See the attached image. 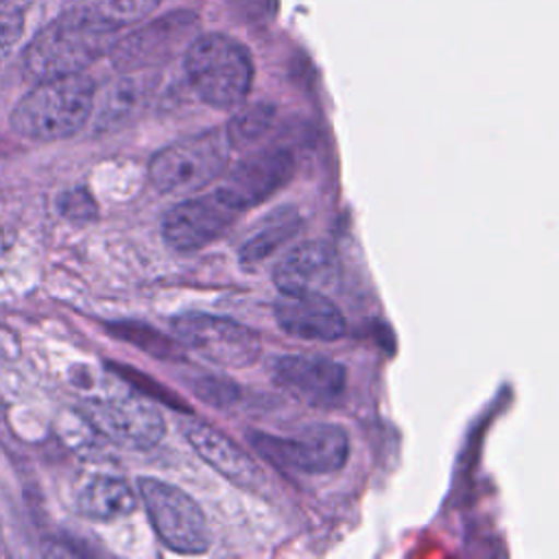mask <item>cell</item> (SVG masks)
Wrapping results in <instances>:
<instances>
[{
    "label": "cell",
    "mask_w": 559,
    "mask_h": 559,
    "mask_svg": "<svg viewBox=\"0 0 559 559\" xmlns=\"http://www.w3.org/2000/svg\"><path fill=\"white\" fill-rule=\"evenodd\" d=\"M24 33V15L11 2H0V63L9 57Z\"/></svg>",
    "instance_id": "obj_23"
},
{
    "label": "cell",
    "mask_w": 559,
    "mask_h": 559,
    "mask_svg": "<svg viewBox=\"0 0 559 559\" xmlns=\"http://www.w3.org/2000/svg\"><path fill=\"white\" fill-rule=\"evenodd\" d=\"M231 382H223V380H216V378H205L203 382H197V393L205 400H210L212 404H218V402H229L236 393L234 386H229Z\"/></svg>",
    "instance_id": "obj_24"
},
{
    "label": "cell",
    "mask_w": 559,
    "mask_h": 559,
    "mask_svg": "<svg viewBox=\"0 0 559 559\" xmlns=\"http://www.w3.org/2000/svg\"><path fill=\"white\" fill-rule=\"evenodd\" d=\"M57 210L72 223H90L96 218L98 207L85 188H70L57 197Z\"/></svg>",
    "instance_id": "obj_22"
},
{
    "label": "cell",
    "mask_w": 559,
    "mask_h": 559,
    "mask_svg": "<svg viewBox=\"0 0 559 559\" xmlns=\"http://www.w3.org/2000/svg\"><path fill=\"white\" fill-rule=\"evenodd\" d=\"M194 17L188 11L164 15L111 46L114 66L122 72H135L170 59L181 44L192 37Z\"/></svg>",
    "instance_id": "obj_10"
},
{
    "label": "cell",
    "mask_w": 559,
    "mask_h": 559,
    "mask_svg": "<svg viewBox=\"0 0 559 559\" xmlns=\"http://www.w3.org/2000/svg\"><path fill=\"white\" fill-rule=\"evenodd\" d=\"M175 336L201 358L229 369L249 367L260 358V336L227 317L186 312L173 319Z\"/></svg>",
    "instance_id": "obj_7"
},
{
    "label": "cell",
    "mask_w": 559,
    "mask_h": 559,
    "mask_svg": "<svg viewBox=\"0 0 559 559\" xmlns=\"http://www.w3.org/2000/svg\"><path fill=\"white\" fill-rule=\"evenodd\" d=\"M295 173V157L288 148L273 146L255 151L238 162L218 186L242 212L266 201L284 188Z\"/></svg>",
    "instance_id": "obj_11"
},
{
    "label": "cell",
    "mask_w": 559,
    "mask_h": 559,
    "mask_svg": "<svg viewBox=\"0 0 559 559\" xmlns=\"http://www.w3.org/2000/svg\"><path fill=\"white\" fill-rule=\"evenodd\" d=\"M85 415L98 432L133 450L157 445L166 432L162 413L133 393L92 397L85 402Z\"/></svg>",
    "instance_id": "obj_9"
},
{
    "label": "cell",
    "mask_w": 559,
    "mask_h": 559,
    "mask_svg": "<svg viewBox=\"0 0 559 559\" xmlns=\"http://www.w3.org/2000/svg\"><path fill=\"white\" fill-rule=\"evenodd\" d=\"M76 507L90 520H118L135 511L138 493L122 478L94 476L79 491Z\"/></svg>",
    "instance_id": "obj_16"
},
{
    "label": "cell",
    "mask_w": 559,
    "mask_h": 559,
    "mask_svg": "<svg viewBox=\"0 0 559 559\" xmlns=\"http://www.w3.org/2000/svg\"><path fill=\"white\" fill-rule=\"evenodd\" d=\"M151 83L135 76H122L109 85L98 109V127L109 129L129 120L146 100Z\"/></svg>",
    "instance_id": "obj_18"
},
{
    "label": "cell",
    "mask_w": 559,
    "mask_h": 559,
    "mask_svg": "<svg viewBox=\"0 0 559 559\" xmlns=\"http://www.w3.org/2000/svg\"><path fill=\"white\" fill-rule=\"evenodd\" d=\"M162 0H74V9L81 13L120 31L122 26L138 24L148 17Z\"/></svg>",
    "instance_id": "obj_19"
},
{
    "label": "cell",
    "mask_w": 559,
    "mask_h": 559,
    "mask_svg": "<svg viewBox=\"0 0 559 559\" xmlns=\"http://www.w3.org/2000/svg\"><path fill=\"white\" fill-rule=\"evenodd\" d=\"M111 334H118L120 338L142 347L144 352L164 358V360H175L181 358L179 347L175 343H170V338L157 334L155 330L146 328V325H138V323H118V325H109Z\"/></svg>",
    "instance_id": "obj_21"
},
{
    "label": "cell",
    "mask_w": 559,
    "mask_h": 559,
    "mask_svg": "<svg viewBox=\"0 0 559 559\" xmlns=\"http://www.w3.org/2000/svg\"><path fill=\"white\" fill-rule=\"evenodd\" d=\"M231 148L225 129H205L175 140L151 157L148 179L164 194L197 192L223 175Z\"/></svg>",
    "instance_id": "obj_4"
},
{
    "label": "cell",
    "mask_w": 559,
    "mask_h": 559,
    "mask_svg": "<svg viewBox=\"0 0 559 559\" xmlns=\"http://www.w3.org/2000/svg\"><path fill=\"white\" fill-rule=\"evenodd\" d=\"M336 271V253L330 242L310 240L290 249L275 266L273 282L280 293L321 290Z\"/></svg>",
    "instance_id": "obj_15"
},
{
    "label": "cell",
    "mask_w": 559,
    "mask_h": 559,
    "mask_svg": "<svg viewBox=\"0 0 559 559\" xmlns=\"http://www.w3.org/2000/svg\"><path fill=\"white\" fill-rule=\"evenodd\" d=\"M249 443L273 465L306 474L338 472L349 456V437L336 424H310L293 439L249 430Z\"/></svg>",
    "instance_id": "obj_5"
},
{
    "label": "cell",
    "mask_w": 559,
    "mask_h": 559,
    "mask_svg": "<svg viewBox=\"0 0 559 559\" xmlns=\"http://www.w3.org/2000/svg\"><path fill=\"white\" fill-rule=\"evenodd\" d=\"M240 214L242 210L216 188L173 205L162 218V236L177 251H194L221 238Z\"/></svg>",
    "instance_id": "obj_8"
},
{
    "label": "cell",
    "mask_w": 559,
    "mask_h": 559,
    "mask_svg": "<svg viewBox=\"0 0 559 559\" xmlns=\"http://www.w3.org/2000/svg\"><path fill=\"white\" fill-rule=\"evenodd\" d=\"M186 439L210 467H214L223 478H227L236 487L253 491L262 485L258 463L214 426L190 421L186 426Z\"/></svg>",
    "instance_id": "obj_14"
},
{
    "label": "cell",
    "mask_w": 559,
    "mask_h": 559,
    "mask_svg": "<svg viewBox=\"0 0 559 559\" xmlns=\"http://www.w3.org/2000/svg\"><path fill=\"white\" fill-rule=\"evenodd\" d=\"M94 103L96 85L83 72L44 79L17 100L9 122L31 140H63L83 129Z\"/></svg>",
    "instance_id": "obj_2"
},
{
    "label": "cell",
    "mask_w": 559,
    "mask_h": 559,
    "mask_svg": "<svg viewBox=\"0 0 559 559\" xmlns=\"http://www.w3.org/2000/svg\"><path fill=\"white\" fill-rule=\"evenodd\" d=\"M299 225H301V216L293 205H282V207L273 210L240 242V247H238L240 262L255 264V262L269 258L299 231Z\"/></svg>",
    "instance_id": "obj_17"
},
{
    "label": "cell",
    "mask_w": 559,
    "mask_h": 559,
    "mask_svg": "<svg viewBox=\"0 0 559 559\" xmlns=\"http://www.w3.org/2000/svg\"><path fill=\"white\" fill-rule=\"evenodd\" d=\"M183 70L197 96L216 109L238 107L253 83L251 55L223 33L194 37L186 46Z\"/></svg>",
    "instance_id": "obj_3"
},
{
    "label": "cell",
    "mask_w": 559,
    "mask_h": 559,
    "mask_svg": "<svg viewBox=\"0 0 559 559\" xmlns=\"http://www.w3.org/2000/svg\"><path fill=\"white\" fill-rule=\"evenodd\" d=\"M138 493L157 537L179 555H201L210 548V528L201 507L179 487L159 478H140Z\"/></svg>",
    "instance_id": "obj_6"
},
{
    "label": "cell",
    "mask_w": 559,
    "mask_h": 559,
    "mask_svg": "<svg viewBox=\"0 0 559 559\" xmlns=\"http://www.w3.org/2000/svg\"><path fill=\"white\" fill-rule=\"evenodd\" d=\"M273 378L288 395L314 408L338 404L347 386L345 367L321 356H282L273 365Z\"/></svg>",
    "instance_id": "obj_12"
},
{
    "label": "cell",
    "mask_w": 559,
    "mask_h": 559,
    "mask_svg": "<svg viewBox=\"0 0 559 559\" xmlns=\"http://www.w3.org/2000/svg\"><path fill=\"white\" fill-rule=\"evenodd\" d=\"M116 33V28L68 7L31 39L24 52V68L37 81L83 72L111 50Z\"/></svg>",
    "instance_id": "obj_1"
},
{
    "label": "cell",
    "mask_w": 559,
    "mask_h": 559,
    "mask_svg": "<svg viewBox=\"0 0 559 559\" xmlns=\"http://www.w3.org/2000/svg\"><path fill=\"white\" fill-rule=\"evenodd\" d=\"M275 107L269 103H255L245 109H240L225 127V133L231 142V146L251 144L260 140L273 124Z\"/></svg>",
    "instance_id": "obj_20"
},
{
    "label": "cell",
    "mask_w": 559,
    "mask_h": 559,
    "mask_svg": "<svg viewBox=\"0 0 559 559\" xmlns=\"http://www.w3.org/2000/svg\"><path fill=\"white\" fill-rule=\"evenodd\" d=\"M273 308L277 325L299 338L328 343L341 338L347 330L343 312L319 290L280 293Z\"/></svg>",
    "instance_id": "obj_13"
}]
</instances>
